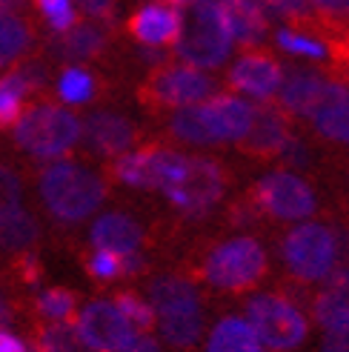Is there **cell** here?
Instances as JSON below:
<instances>
[{
  "label": "cell",
  "mask_w": 349,
  "mask_h": 352,
  "mask_svg": "<svg viewBox=\"0 0 349 352\" xmlns=\"http://www.w3.org/2000/svg\"><path fill=\"white\" fill-rule=\"evenodd\" d=\"M41 201L52 218L63 223H78L89 218L106 198V184L100 175L75 161H55L38 178Z\"/></svg>",
  "instance_id": "6da1fadb"
},
{
  "label": "cell",
  "mask_w": 349,
  "mask_h": 352,
  "mask_svg": "<svg viewBox=\"0 0 349 352\" xmlns=\"http://www.w3.org/2000/svg\"><path fill=\"white\" fill-rule=\"evenodd\" d=\"M181 26L174 38V52L183 63L195 69H215L232 52V38L223 26L218 0H181Z\"/></svg>",
  "instance_id": "7a4b0ae2"
},
{
  "label": "cell",
  "mask_w": 349,
  "mask_h": 352,
  "mask_svg": "<svg viewBox=\"0 0 349 352\" xmlns=\"http://www.w3.org/2000/svg\"><path fill=\"white\" fill-rule=\"evenodd\" d=\"M14 144L34 157H60L78 144L80 138V120L52 103H38V107L23 109V115L14 123Z\"/></svg>",
  "instance_id": "3957f363"
},
{
  "label": "cell",
  "mask_w": 349,
  "mask_h": 352,
  "mask_svg": "<svg viewBox=\"0 0 349 352\" xmlns=\"http://www.w3.org/2000/svg\"><path fill=\"white\" fill-rule=\"evenodd\" d=\"M243 318L249 321V327L255 329V336L260 344H264V349H272V352L298 349L306 338V329H309L304 312L281 295L249 298Z\"/></svg>",
  "instance_id": "277c9868"
},
{
  "label": "cell",
  "mask_w": 349,
  "mask_h": 352,
  "mask_svg": "<svg viewBox=\"0 0 349 352\" xmlns=\"http://www.w3.org/2000/svg\"><path fill=\"white\" fill-rule=\"evenodd\" d=\"M267 270V252L255 238L240 235L223 241L206 258V280L221 289H243L255 284Z\"/></svg>",
  "instance_id": "5b68a950"
},
{
  "label": "cell",
  "mask_w": 349,
  "mask_h": 352,
  "mask_svg": "<svg viewBox=\"0 0 349 352\" xmlns=\"http://www.w3.org/2000/svg\"><path fill=\"white\" fill-rule=\"evenodd\" d=\"M281 252L289 272L298 275L301 280H324L338 267L335 235L329 226L321 223H298L286 235Z\"/></svg>",
  "instance_id": "8992f818"
},
{
  "label": "cell",
  "mask_w": 349,
  "mask_h": 352,
  "mask_svg": "<svg viewBox=\"0 0 349 352\" xmlns=\"http://www.w3.org/2000/svg\"><path fill=\"white\" fill-rule=\"evenodd\" d=\"M255 201L264 212L281 221H306L315 212V192L289 169L264 175L255 186Z\"/></svg>",
  "instance_id": "52a82bcc"
},
{
  "label": "cell",
  "mask_w": 349,
  "mask_h": 352,
  "mask_svg": "<svg viewBox=\"0 0 349 352\" xmlns=\"http://www.w3.org/2000/svg\"><path fill=\"white\" fill-rule=\"evenodd\" d=\"M186 169V155L172 149H141L124 152L115 164V178L135 189H161L166 192Z\"/></svg>",
  "instance_id": "ba28073f"
},
{
  "label": "cell",
  "mask_w": 349,
  "mask_h": 352,
  "mask_svg": "<svg viewBox=\"0 0 349 352\" xmlns=\"http://www.w3.org/2000/svg\"><path fill=\"white\" fill-rule=\"evenodd\" d=\"M164 195L186 215H206L221 195H223V178L218 164L206 157H186V169Z\"/></svg>",
  "instance_id": "9c48e42d"
},
{
  "label": "cell",
  "mask_w": 349,
  "mask_h": 352,
  "mask_svg": "<svg viewBox=\"0 0 349 352\" xmlns=\"http://www.w3.org/2000/svg\"><path fill=\"white\" fill-rule=\"evenodd\" d=\"M281 103L292 115H304V118H315L326 109L338 107V103L349 100V89L344 83L326 80L315 72H289L281 80Z\"/></svg>",
  "instance_id": "30bf717a"
},
{
  "label": "cell",
  "mask_w": 349,
  "mask_h": 352,
  "mask_svg": "<svg viewBox=\"0 0 349 352\" xmlns=\"http://www.w3.org/2000/svg\"><path fill=\"white\" fill-rule=\"evenodd\" d=\"M75 327L95 352H124L137 336L115 301H89L80 309Z\"/></svg>",
  "instance_id": "8fae6325"
},
{
  "label": "cell",
  "mask_w": 349,
  "mask_h": 352,
  "mask_svg": "<svg viewBox=\"0 0 349 352\" xmlns=\"http://www.w3.org/2000/svg\"><path fill=\"white\" fill-rule=\"evenodd\" d=\"M198 118L206 135V144H238L249 135L255 107L235 95H218L195 103Z\"/></svg>",
  "instance_id": "7c38bea8"
},
{
  "label": "cell",
  "mask_w": 349,
  "mask_h": 352,
  "mask_svg": "<svg viewBox=\"0 0 349 352\" xmlns=\"http://www.w3.org/2000/svg\"><path fill=\"white\" fill-rule=\"evenodd\" d=\"M152 95L169 107H192L212 95V78L195 66H172L152 80Z\"/></svg>",
  "instance_id": "4fadbf2b"
},
{
  "label": "cell",
  "mask_w": 349,
  "mask_h": 352,
  "mask_svg": "<svg viewBox=\"0 0 349 352\" xmlns=\"http://www.w3.org/2000/svg\"><path fill=\"white\" fill-rule=\"evenodd\" d=\"M80 135L95 155L112 157V155H124L135 144V126L115 112H95L86 118L80 126Z\"/></svg>",
  "instance_id": "5bb4252c"
},
{
  "label": "cell",
  "mask_w": 349,
  "mask_h": 352,
  "mask_svg": "<svg viewBox=\"0 0 349 352\" xmlns=\"http://www.w3.org/2000/svg\"><path fill=\"white\" fill-rule=\"evenodd\" d=\"M229 80L238 92L249 95L255 100H267L272 95H278L281 89V80H284V69L278 66L272 58L264 55H243L235 60Z\"/></svg>",
  "instance_id": "9a60e30c"
},
{
  "label": "cell",
  "mask_w": 349,
  "mask_h": 352,
  "mask_svg": "<svg viewBox=\"0 0 349 352\" xmlns=\"http://www.w3.org/2000/svg\"><path fill=\"white\" fill-rule=\"evenodd\" d=\"M89 241L95 250L112 252V255H129V252L141 250L144 230H141V223L126 212H106L92 223Z\"/></svg>",
  "instance_id": "2e32d148"
},
{
  "label": "cell",
  "mask_w": 349,
  "mask_h": 352,
  "mask_svg": "<svg viewBox=\"0 0 349 352\" xmlns=\"http://www.w3.org/2000/svg\"><path fill=\"white\" fill-rule=\"evenodd\" d=\"M218 12L232 43L258 46L267 38V9L258 0H218Z\"/></svg>",
  "instance_id": "e0dca14e"
},
{
  "label": "cell",
  "mask_w": 349,
  "mask_h": 352,
  "mask_svg": "<svg viewBox=\"0 0 349 352\" xmlns=\"http://www.w3.org/2000/svg\"><path fill=\"white\" fill-rule=\"evenodd\" d=\"M149 304L155 309V318H161V315L201 309V298L192 280L181 275H161L149 284Z\"/></svg>",
  "instance_id": "ac0fdd59"
},
{
  "label": "cell",
  "mask_w": 349,
  "mask_h": 352,
  "mask_svg": "<svg viewBox=\"0 0 349 352\" xmlns=\"http://www.w3.org/2000/svg\"><path fill=\"white\" fill-rule=\"evenodd\" d=\"M315 318L324 329L349 327V267H335L315 298Z\"/></svg>",
  "instance_id": "d6986e66"
},
{
  "label": "cell",
  "mask_w": 349,
  "mask_h": 352,
  "mask_svg": "<svg viewBox=\"0 0 349 352\" xmlns=\"http://www.w3.org/2000/svg\"><path fill=\"white\" fill-rule=\"evenodd\" d=\"M178 26H181V14L174 6H158V3H149L137 12L132 21H129V29L137 41L144 46H166V43H174L178 38Z\"/></svg>",
  "instance_id": "ffe728a7"
},
{
  "label": "cell",
  "mask_w": 349,
  "mask_h": 352,
  "mask_svg": "<svg viewBox=\"0 0 349 352\" xmlns=\"http://www.w3.org/2000/svg\"><path fill=\"white\" fill-rule=\"evenodd\" d=\"M106 46V32L95 23H75L66 32H58L55 38L49 41V52L60 60L78 63V60H89L98 52H103Z\"/></svg>",
  "instance_id": "44dd1931"
},
{
  "label": "cell",
  "mask_w": 349,
  "mask_h": 352,
  "mask_svg": "<svg viewBox=\"0 0 349 352\" xmlns=\"http://www.w3.org/2000/svg\"><path fill=\"white\" fill-rule=\"evenodd\" d=\"M206 352H264V344L258 341L255 329L247 318H221L206 338Z\"/></svg>",
  "instance_id": "7402d4cb"
},
{
  "label": "cell",
  "mask_w": 349,
  "mask_h": 352,
  "mask_svg": "<svg viewBox=\"0 0 349 352\" xmlns=\"http://www.w3.org/2000/svg\"><path fill=\"white\" fill-rule=\"evenodd\" d=\"M41 238V223L29 209L21 204L0 212V250L6 252H26Z\"/></svg>",
  "instance_id": "603a6c76"
},
{
  "label": "cell",
  "mask_w": 349,
  "mask_h": 352,
  "mask_svg": "<svg viewBox=\"0 0 349 352\" xmlns=\"http://www.w3.org/2000/svg\"><path fill=\"white\" fill-rule=\"evenodd\" d=\"M32 26L14 12H0V69L23 58L32 46Z\"/></svg>",
  "instance_id": "cb8c5ba5"
},
{
  "label": "cell",
  "mask_w": 349,
  "mask_h": 352,
  "mask_svg": "<svg viewBox=\"0 0 349 352\" xmlns=\"http://www.w3.org/2000/svg\"><path fill=\"white\" fill-rule=\"evenodd\" d=\"M286 135L289 132H286V123H284L281 112L264 107V109H255L249 135L243 140H249V146L258 152H278V146L286 140Z\"/></svg>",
  "instance_id": "d4e9b609"
},
{
  "label": "cell",
  "mask_w": 349,
  "mask_h": 352,
  "mask_svg": "<svg viewBox=\"0 0 349 352\" xmlns=\"http://www.w3.org/2000/svg\"><path fill=\"white\" fill-rule=\"evenodd\" d=\"M34 349L38 352H95L83 341L72 321H52L49 327L34 332Z\"/></svg>",
  "instance_id": "484cf974"
},
{
  "label": "cell",
  "mask_w": 349,
  "mask_h": 352,
  "mask_svg": "<svg viewBox=\"0 0 349 352\" xmlns=\"http://www.w3.org/2000/svg\"><path fill=\"white\" fill-rule=\"evenodd\" d=\"M158 321H161V338L169 346H178V349H186L192 344H198L201 329H203L201 309H195V312H178V315H161Z\"/></svg>",
  "instance_id": "4316f807"
},
{
  "label": "cell",
  "mask_w": 349,
  "mask_h": 352,
  "mask_svg": "<svg viewBox=\"0 0 349 352\" xmlns=\"http://www.w3.org/2000/svg\"><path fill=\"white\" fill-rule=\"evenodd\" d=\"M29 98V89L23 78L14 72H6L0 78V129H12L17 118L23 115V100Z\"/></svg>",
  "instance_id": "83f0119b"
},
{
  "label": "cell",
  "mask_w": 349,
  "mask_h": 352,
  "mask_svg": "<svg viewBox=\"0 0 349 352\" xmlns=\"http://www.w3.org/2000/svg\"><path fill=\"white\" fill-rule=\"evenodd\" d=\"M95 78L83 66H66L58 80V98L63 103H89L95 98Z\"/></svg>",
  "instance_id": "f1b7e54d"
},
{
  "label": "cell",
  "mask_w": 349,
  "mask_h": 352,
  "mask_svg": "<svg viewBox=\"0 0 349 352\" xmlns=\"http://www.w3.org/2000/svg\"><path fill=\"white\" fill-rule=\"evenodd\" d=\"M75 307H78L75 292L60 289V287H52L34 298V309L46 321H69L75 315Z\"/></svg>",
  "instance_id": "f546056e"
},
{
  "label": "cell",
  "mask_w": 349,
  "mask_h": 352,
  "mask_svg": "<svg viewBox=\"0 0 349 352\" xmlns=\"http://www.w3.org/2000/svg\"><path fill=\"white\" fill-rule=\"evenodd\" d=\"M278 46H281L284 52H289V55H301V58H326V46L312 38V34H304V32H295V29H278L275 34Z\"/></svg>",
  "instance_id": "4dcf8cb0"
},
{
  "label": "cell",
  "mask_w": 349,
  "mask_h": 352,
  "mask_svg": "<svg viewBox=\"0 0 349 352\" xmlns=\"http://www.w3.org/2000/svg\"><path fill=\"white\" fill-rule=\"evenodd\" d=\"M312 120H315V129L324 138L338 140V144H349V100L338 103V107L326 109L321 115H315Z\"/></svg>",
  "instance_id": "1f68e13d"
},
{
  "label": "cell",
  "mask_w": 349,
  "mask_h": 352,
  "mask_svg": "<svg viewBox=\"0 0 349 352\" xmlns=\"http://www.w3.org/2000/svg\"><path fill=\"white\" fill-rule=\"evenodd\" d=\"M34 6L41 9L43 21L49 23L52 32H66L69 26L78 23V12H75V0H34Z\"/></svg>",
  "instance_id": "d6a6232c"
},
{
  "label": "cell",
  "mask_w": 349,
  "mask_h": 352,
  "mask_svg": "<svg viewBox=\"0 0 349 352\" xmlns=\"http://www.w3.org/2000/svg\"><path fill=\"white\" fill-rule=\"evenodd\" d=\"M115 307L126 315V321L135 327V329H149L155 324V309L149 301L137 298L135 292H120L115 298Z\"/></svg>",
  "instance_id": "836d02e7"
},
{
  "label": "cell",
  "mask_w": 349,
  "mask_h": 352,
  "mask_svg": "<svg viewBox=\"0 0 349 352\" xmlns=\"http://www.w3.org/2000/svg\"><path fill=\"white\" fill-rule=\"evenodd\" d=\"M23 195V184L17 178V172H12L6 164H0V212L21 204Z\"/></svg>",
  "instance_id": "e575fe53"
},
{
  "label": "cell",
  "mask_w": 349,
  "mask_h": 352,
  "mask_svg": "<svg viewBox=\"0 0 349 352\" xmlns=\"http://www.w3.org/2000/svg\"><path fill=\"white\" fill-rule=\"evenodd\" d=\"M14 72L23 78L29 95H38V92L46 89L49 75H46V66H43L41 60H23V63H17V66H14Z\"/></svg>",
  "instance_id": "d590c367"
},
{
  "label": "cell",
  "mask_w": 349,
  "mask_h": 352,
  "mask_svg": "<svg viewBox=\"0 0 349 352\" xmlns=\"http://www.w3.org/2000/svg\"><path fill=\"white\" fill-rule=\"evenodd\" d=\"M14 272H17V278H21L26 287H38L41 278H43V263L38 261V255H32L29 250L26 252H17Z\"/></svg>",
  "instance_id": "8d00e7d4"
},
{
  "label": "cell",
  "mask_w": 349,
  "mask_h": 352,
  "mask_svg": "<svg viewBox=\"0 0 349 352\" xmlns=\"http://www.w3.org/2000/svg\"><path fill=\"white\" fill-rule=\"evenodd\" d=\"M89 272H92L98 280H112V278H117V275H120V255L95 250V255L89 258Z\"/></svg>",
  "instance_id": "74e56055"
},
{
  "label": "cell",
  "mask_w": 349,
  "mask_h": 352,
  "mask_svg": "<svg viewBox=\"0 0 349 352\" xmlns=\"http://www.w3.org/2000/svg\"><path fill=\"white\" fill-rule=\"evenodd\" d=\"M267 9V14L278 17H304L309 12V0H258Z\"/></svg>",
  "instance_id": "f35d334b"
},
{
  "label": "cell",
  "mask_w": 349,
  "mask_h": 352,
  "mask_svg": "<svg viewBox=\"0 0 349 352\" xmlns=\"http://www.w3.org/2000/svg\"><path fill=\"white\" fill-rule=\"evenodd\" d=\"M278 155L284 157L286 166H306V161H309L306 144H301V140L292 138V135H286V140H284L281 146H278Z\"/></svg>",
  "instance_id": "ab89813d"
},
{
  "label": "cell",
  "mask_w": 349,
  "mask_h": 352,
  "mask_svg": "<svg viewBox=\"0 0 349 352\" xmlns=\"http://www.w3.org/2000/svg\"><path fill=\"white\" fill-rule=\"evenodd\" d=\"M321 352H349V327H335L326 329Z\"/></svg>",
  "instance_id": "60d3db41"
},
{
  "label": "cell",
  "mask_w": 349,
  "mask_h": 352,
  "mask_svg": "<svg viewBox=\"0 0 349 352\" xmlns=\"http://www.w3.org/2000/svg\"><path fill=\"white\" fill-rule=\"evenodd\" d=\"M75 3L89 17H98V21H112L115 14V0H75Z\"/></svg>",
  "instance_id": "b9f144b4"
},
{
  "label": "cell",
  "mask_w": 349,
  "mask_h": 352,
  "mask_svg": "<svg viewBox=\"0 0 349 352\" xmlns=\"http://www.w3.org/2000/svg\"><path fill=\"white\" fill-rule=\"evenodd\" d=\"M309 6H315L326 14H338V17H349V0H309Z\"/></svg>",
  "instance_id": "7bdbcfd3"
},
{
  "label": "cell",
  "mask_w": 349,
  "mask_h": 352,
  "mask_svg": "<svg viewBox=\"0 0 349 352\" xmlns=\"http://www.w3.org/2000/svg\"><path fill=\"white\" fill-rule=\"evenodd\" d=\"M0 352H26L23 338H17L14 332H9L6 327L0 329Z\"/></svg>",
  "instance_id": "ee69618b"
},
{
  "label": "cell",
  "mask_w": 349,
  "mask_h": 352,
  "mask_svg": "<svg viewBox=\"0 0 349 352\" xmlns=\"http://www.w3.org/2000/svg\"><path fill=\"white\" fill-rule=\"evenodd\" d=\"M124 352H161V344L149 336H135V341Z\"/></svg>",
  "instance_id": "f6af8a7d"
},
{
  "label": "cell",
  "mask_w": 349,
  "mask_h": 352,
  "mask_svg": "<svg viewBox=\"0 0 349 352\" xmlns=\"http://www.w3.org/2000/svg\"><path fill=\"white\" fill-rule=\"evenodd\" d=\"M9 324H12V307H9L6 298L0 295V329L9 327Z\"/></svg>",
  "instance_id": "bcb514c9"
},
{
  "label": "cell",
  "mask_w": 349,
  "mask_h": 352,
  "mask_svg": "<svg viewBox=\"0 0 349 352\" xmlns=\"http://www.w3.org/2000/svg\"><path fill=\"white\" fill-rule=\"evenodd\" d=\"M26 0H0V12H17V9H23Z\"/></svg>",
  "instance_id": "7dc6e473"
},
{
  "label": "cell",
  "mask_w": 349,
  "mask_h": 352,
  "mask_svg": "<svg viewBox=\"0 0 349 352\" xmlns=\"http://www.w3.org/2000/svg\"><path fill=\"white\" fill-rule=\"evenodd\" d=\"M166 3H169V6H178V3H181V0H166Z\"/></svg>",
  "instance_id": "c3c4849f"
}]
</instances>
